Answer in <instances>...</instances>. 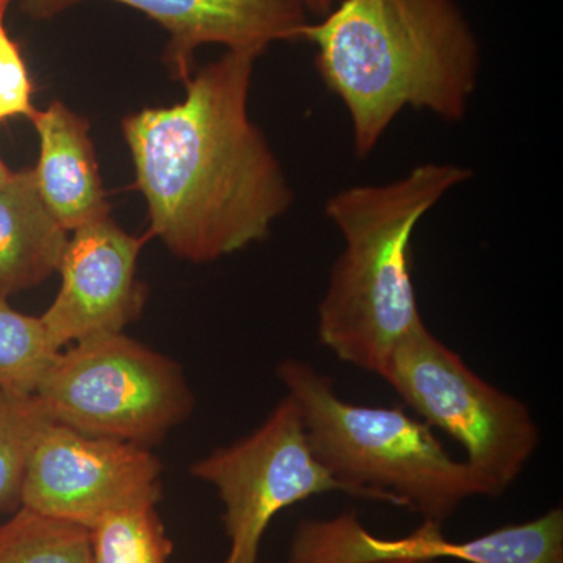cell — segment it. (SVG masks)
<instances>
[{"instance_id":"9a60e30c","label":"cell","mask_w":563,"mask_h":563,"mask_svg":"<svg viewBox=\"0 0 563 563\" xmlns=\"http://www.w3.org/2000/svg\"><path fill=\"white\" fill-rule=\"evenodd\" d=\"M63 350L41 317H29L0 299V391L35 395Z\"/></svg>"},{"instance_id":"30bf717a","label":"cell","mask_w":563,"mask_h":563,"mask_svg":"<svg viewBox=\"0 0 563 563\" xmlns=\"http://www.w3.org/2000/svg\"><path fill=\"white\" fill-rule=\"evenodd\" d=\"M58 273L60 290L41 314L58 350L92 336L121 333L143 312L146 288L136 277L146 240L110 217L73 231Z\"/></svg>"},{"instance_id":"d6986e66","label":"cell","mask_w":563,"mask_h":563,"mask_svg":"<svg viewBox=\"0 0 563 563\" xmlns=\"http://www.w3.org/2000/svg\"><path fill=\"white\" fill-rule=\"evenodd\" d=\"M339 2L340 0H301L307 13L320 18L325 16Z\"/></svg>"},{"instance_id":"5bb4252c","label":"cell","mask_w":563,"mask_h":563,"mask_svg":"<svg viewBox=\"0 0 563 563\" xmlns=\"http://www.w3.org/2000/svg\"><path fill=\"white\" fill-rule=\"evenodd\" d=\"M0 563H92L90 529L21 506L0 525Z\"/></svg>"},{"instance_id":"ffe728a7","label":"cell","mask_w":563,"mask_h":563,"mask_svg":"<svg viewBox=\"0 0 563 563\" xmlns=\"http://www.w3.org/2000/svg\"><path fill=\"white\" fill-rule=\"evenodd\" d=\"M13 176V172L5 165V162L0 157V185L5 184L10 177Z\"/></svg>"},{"instance_id":"277c9868","label":"cell","mask_w":563,"mask_h":563,"mask_svg":"<svg viewBox=\"0 0 563 563\" xmlns=\"http://www.w3.org/2000/svg\"><path fill=\"white\" fill-rule=\"evenodd\" d=\"M277 377L298 404L314 457L355 498L409 507L443 525L465 499L483 496L468 465L426 422L396 407L344 401L332 377L296 358L279 363Z\"/></svg>"},{"instance_id":"7c38bea8","label":"cell","mask_w":563,"mask_h":563,"mask_svg":"<svg viewBox=\"0 0 563 563\" xmlns=\"http://www.w3.org/2000/svg\"><path fill=\"white\" fill-rule=\"evenodd\" d=\"M31 121L40 140L33 174L52 217L68 232L110 217L90 121L60 101L36 110Z\"/></svg>"},{"instance_id":"4fadbf2b","label":"cell","mask_w":563,"mask_h":563,"mask_svg":"<svg viewBox=\"0 0 563 563\" xmlns=\"http://www.w3.org/2000/svg\"><path fill=\"white\" fill-rule=\"evenodd\" d=\"M68 240L41 199L33 169L13 173L0 185V299L49 279Z\"/></svg>"},{"instance_id":"ac0fdd59","label":"cell","mask_w":563,"mask_h":563,"mask_svg":"<svg viewBox=\"0 0 563 563\" xmlns=\"http://www.w3.org/2000/svg\"><path fill=\"white\" fill-rule=\"evenodd\" d=\"M7 9L0 10V124L11 118L35 114L33 84L20 46L5 25Z\"/></svg>"},{"instance_id":"6da1fadb","label":"cell","mask_w":563,"mask_h":563,"mask_svg":"<svg viewBox=\"0 0 563 563\" xmlns=\"http://www.w3.org/2000/svg\"><path fill=\"white\" fill-rule=\"evenodd\" d=\"M228 51L185 81V99L122 120L150 235L177 257L209 263L272 232L295 191L250 117L255 62Z\"/></svg>"},{"instance_id":"9c48e42d","label":"cell","mask_w":563,"mask_h":563,"mask_svg":"<svg viewBox=\"0 0 563 563\" xmlns=\"http://www.w3.org/2000/svg\"><path fill=\"white\" fill-rule=\"evenodd\" d=\"M440 526L424 521L399 539L374 536L354 514L307 520L296 529L288 563H379L391 561L463 563H563V512L504 526L470 540H448Z\"/></svg>"},{"instance_id":"8992f818","label":"cell","mask_w":563,"mask_h":563,"mask_svg":"<svg viewBox=\"0 0 563 563\" xmlns=\"http://www.w3.org/2000/svg\"><path fill=\"white\" fill-rule=\"evenodd\" d=\"M384 380L461 443L483 496L503 495L536 453L540 433L526 404L474 373L428 325L395 351Z\"/></svg>"},{"instance_id":"2e32d148","label":"cell","mask_w":563,"mask_h":563,"mask_svg":"<svg viewBox=\"0 0 563 563\" xmlns=\"http://www.w3.org/2000/svg\"><path fill=\"white\" fill-rule=\"evenodd\" d=\"M90 536L92 563H168L174 550L157 506L110 515Z\"/></svg>"},{"instance_id":"52a82bcc","label":"cell","mask_w":563,"mask_h":563,"mask_svg":"<svg viewBox=\"0 0 563 563\" xmlns=\"http://www.w3.org/2000/svg\"><path fill=\"white\" fill-rule=\"evenodd\" d=\"M192 477L213 485L224 504L228 558L258 563L263 536L274 518L322 493H352L314 457L298 404L285 396L261 428L196 462Z\"/></svg>"},{"instance_id":"5b68a950","label":"cell","mask_w":563,"mask_h":563,"mask_svg":"<svg viewBox=\"0 0 563 563\" xmlns=\"http://www.w3.org/2000/svg\"><path fill=\"white\" fill-rule=\"evenodd\" d=\"M35 395L52 422L144 448L195 406L180 366L122 332L62 351Z\"/></svg>"},{"instance_id":"e0dca14e","label":"cell","mask_w":563,"mask_h":563,"mask_svg":"<svg viewBox=\"0 0 563 563\" xmlns=\"http://www.w3.org/2000/svg\"><path fill=\"white\" fill-rule=\"evenodd\" d=\"M49 421L38 396L0 391V510L20 509L29 455Z\"/></svg>"},{"instance_id":"7a4b0ae2","label":"cell","mask_w":563,"mask_h":563,"mask_svg":"<svg viewBox=\"0 0 563 563\" xmlns=\"http://www.w3.org/2000/svg\"><path fill=\"white\" fill-rule=\"evenodd\" d=\"M302 41L347 111L358 158L406 109L461 122L479 81V41L457 0H340Z\"/></svg>"},{"instance_id":"ba28073f","label":"cell","mask_w":563,"mask_h":563,"mask_svg":"<svg viewBox=\"0 0 563 563\" xmlns=\"http://www.w3.org/2000/svg\"><path fill=\"white\" fill-rule=\"evenodd\" d=\"M161 474L147 448L49 421L29 455L21 506L92 529L121 510L157 506Z\"/></svg>"},{"instance_id":"44dd1931","label":"cell","mask_w":563,"mask_h":563,"mask_svg":"<svg viewBox=\"0 0 563 563\" xmlns=\"http://www.w3.org/2000/svg\"><path fill=\"white\" fill-rule=\"evenodd\" d=\"M379 563H437V562H418V561H391V562H379Z\"/></svg>"},{"instance_id":"7402d4cb","label":"cell","mask_w":563,"mask_h":563,"mask_svg":"<svg viewBox=\"0 0 563 563\" xmlns=\"http://www.w3.org/2000/svg\"><path fill=\"white\" fill-rule=\"evenodd\" d=\"M11 0H0V10L9 9Z\"/></svg>"},{"instance_id":"8fae6325","label":"cell","mask_w":563,"mask_h":563,"mask_svg":"<svg viewBox=\"0 0 563 563\" xmlns=\"http://www.w3.org/2000/svg\"><path fill=\"white\" fill-rule=\"evenodd\" d=\"M84 0H22L36 20H51ZM141 11L168 33L163 62L174 79L195 74L196 52L206 44L262 55L279 41H302L309 24L301 0H111Z\"/></svg>"},{"instance_id":"3957f363","label":"cell","mask_w":563,"mask_h":563,"mask_svg":"<svg viewBox=\"0 0 563 563\" xmlns=\"http://www.w3.org/2000/svg\"><path fill=\"white\" fill-rule=\"evenodd\" d=\"M473 172L426 162L387 184L333 192L324 214L343 239L318 307V336L340 361L383 377L393 354L426 325L412 279V240L422 218Z\"/></svg>"}]
</instances>
